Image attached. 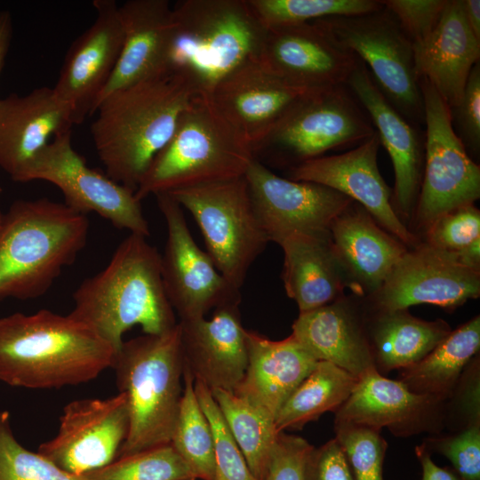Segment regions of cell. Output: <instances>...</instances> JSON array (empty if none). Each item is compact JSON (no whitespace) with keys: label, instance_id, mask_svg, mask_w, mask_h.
Listing matches in <instances>:
<instances>
[{"label":"cell","instance_id":"13","mask_svg":"<svg viewBox=\"0 0 480 480\" xmlns=\"http://www.w3.org/2000/svg\"><path fill=\"white\" fill-rule=\"evenodd\" d=\"M156 197L167 229L164 252L161 255L162 277L168 300L180 321L204 317L212 308L240 302V291L228 283L207 252L196 244L183 208L169 194Z\"/></svg>","mask_w":480,"mask_h":480},{"label":"cell","instance_id":"34","mask_svg":"<svg viewBox=\"0 0 480 480\" xmlns=\"http://www.w3.org/2000/svg\"><path fill=\"white\" fill-rule=\"evenodd\" d=\"M210 390L251 472L257 480H263L280 433L275 417L232 391Z\"/></svg>","mask_w":480,"mask_h":480},{"label":"cell","instance_id":"16","mask_svg":"<svg viewBox=\"0 0 480 480\" xmlns=\"http://www.w3.org/2000/svg\"><path fill=\"white\" fill-rule=\"evenodd\" d=\"M480 294V272L428 244L413 246L398 260L372 297L375 310L431 304L453 310Z\"/></svg>","mask_w":480,"mask_h":480},{"label":"cell","instance_id":"1","mask_svg":"<svg viewBox=\"0 0 480 480\" xmlns=\"http://www.w3.org/2000/svg\"><path fill=\"white\" fill-rule=\"evenodd\" d=\"M198 95L189 76L166 69L102 99L91 132L107 175L135 192Z\"/></svg>","mask_w":480,"mask_h":480},{"label":"cell","instance_id":"10","mask_svg":"<svg viewBox=\"0 0 480 480\" xmlns=\"http://www.w3.org/2000/svg\"><path fill=\"white\" fill-rule=\"evenodd\" d=\"M168 194L192 214L215 267L240 291L251 266L269 242L244 176Z\"/></svg>","mask_w":480,"mask_h":480},{"label":"cell","instance_id":"26","mask_svg":"<svg viewBox=\"0 0 480 480\" xmlns=\"http://www.w3.org/2000/svg\"><path fill=\"white\" fill-rule=\"evenodd\" d=\"M330 236L350 287L370 296L381 287L408 250L356 202L333 220Z\"/></svg>","mask_w":480,"mask_h":480},{"label":"cell","instance_id":"42","mask_svg":"<svg viewBox=\"0 0 480 480\" xmlns=\"http://www.w3.org/2000/svg\"><path fill=\"white\" fill-rule=\"evenodd\" d=\"M422 445L445 456L461 480H480V425L447 436L425 439Z\"/></svg>","mask_w":480,"mask_h":480},{"label":"cell","instance_id":"45","mask_svg":"<svg viewBox=\"0 0 480 480\" xmlns=\"http://www.w3.org/2000/svg\"><path fill=\"white\" fill-rule=\"evenodd\" d=\"M312 448L306 439L280 432L263 480H306V462Z\"/></svg>","mask_w":480,"mask_h":480},{"label":"cell","instance_id":"48","mask_svg":"<svg viewBox=\"0 0 480 480\" xmlns=\"http://www.w3.org/2000/svg\"><path fill=\"white\" fill-rule=\"evenodd\" d=\"M415 452L422 467V480H461L453 469L435 464L430 452L422 444L416 446Z\"/></svg>","mask_w":480,"mask_h":480},{"label":"cell","instance_id":"3","mask_svg":"<svg viewBox=\"0 0 480 480\" xmlns=\"http://www.w3.org/2000/svg\"><path fill=\"white\" fill-rule=\"evenodd\" d=\"M116 352L91 328L48 309L0 318V380L12 387L60 388L111 368Z\"/></svg>","mask_w":480,"mask_h":480},{"label":"cell","instance_id":"24","mask_svg":"<svg viewBox=\"0 0 480 480\" xmlns=\"http://www.w3.org/2000/svg\"><path fill=\"white\" fill-rule=\"evenodd\" d=\"M68 109L53 89L39 87L26 95L12 93L0 99V168L14 181L50 142L70 131Z\"/></svg>","mask_w":480,"mask_h":480},{"label":"cell","instance_id":"28","mask_svg":"<svg viewBox=\"0 0 480 480\" xmlns=\"http://www.w3.org/2000/svg\"><path fill=\"white\" fill-rule=\"evenodd\" d=\"M172 12L168 0H129L119 5L123 46L97 107L109 93L166 70Z\"/></svg>","mask_w":480,"mask_h":480},{"label":"cell","instance_id":"18","mask_svg":"<svg viewBox=\"0 0 480 480\" xmlns=\"http://www.w3.org/2000/svg\"><path fill=\"white\" fill-rule=\"evenodd\" d=\"M380 146L375 132L344 153L323 156L289 168L286 178L321 184L342 193L363 206L380 227L404 244L416 246L417 239L395 212L390 188L380 172Z\"/></svg>","mask_w":480,"mask_h":480},{"label":"cell","instance_id":"7","mask_svg":"<svg viewBox=\"0 0 480 480\" xmlns=\"http://www.w3.org/2000/svg\"><path fill=\"white\" fill-rule=\"evenodd\" d=\"M244 137L207 96H196L167 144L154 157L134 194L150 195L244 176L254 159Z\"/></svg>","mask_w":480,"mask_h":480},{"label":"cell","instance_id":"47","mask_svg":"<svg viewBox=\"0 0 480 480\" xmlns=\"http://www.w3.org/2000/svg\"><path fill=\"white\" fill-rule=\"evenodd\" d=\"M306 480H354L345 452L336 437L314 447L306 462Z\"/></svg>","mask_w":480,"mask_h":480},{"label":"cell","instance_id":"49","mask_svg":"<svg viewBox=\"0 0 480 480\" xmlns=\"http://www.w3.org/2000/svg\"><path fill=\"white\" fill-rule=\"evenodd\" d=\"M12 36V18L9 11H0V74L4 68Z\"/></svg>","mask_w":480,"mask_h":480},{"label":"cell","instance_id":"50","mask_svg":"<svg viewBox=\"0 0 480 480\" xmlns=\"http://www.w3.org/2000/svg\"><path fill=\"white\" fill-rule=\"evenodd\" d=\"M464 13L474 36L480 41V1L463 0Z\"/></svg>","mask_w":480,"mask_h":480},{"label":"cell","instance_id":"31","mask_svg":"<svg viewBox=\"0 0 480 480\" xmlns=\"http://www.w3.org/2000/svg\"><path fill=\"white\" fill-rule=\"evenodd\" d=\"M364 324L374 368L382 375L418 363L452 331L442 319L422 320L407 309L375 310Z\"/></svg>","mask_w":480,"mask_h":480},{"label":"cell","instance_id":"29","mask_svg":"<svg viewBox=\"0 0 480 480\" xmlns=\"http://www.w3.org/2000/svg\"><path fill=\"white\" fill-rule=\"evenodd\" d=\"M246 340L247 367L232 392L276 418L283 404L318 361L292 334L281 340H272L246 330Z\"/></svg>","mask_w":480,"mask_h":480},{"label":"cell","instance_id":"30","mask_svg":"<svg viewBox=\"0 0 480 480\" xmlns=\"http://www.w3.org/2000/svg\"><path fill=\"white\" fill-rule=\"evenodd\" d=\"M284 252L282 279L300 313L327 305L341 297L349 285L330 233H294L278 242Z\"/></svg>","mask_w":480,"mask_h":480},{"label":"cell","instance_id":"33","mask_svg":"<svg viewBox=\"0 0 480 480\" xmlns=\"http://www.w3.org/2000/svg\"><path fill=\"white\" fill-rule=\"evenodd\" d=\"M357 380L335 364L318 361L278 411L275 418L277 431L301 429L324 412H335L350 396Z\"/></svg>","mask_w":480,"mask_h":480},{"label":"cell","instance_id":"22","mask_svg":"<svg viewBox=\"0 0 480 480\" xmlns=\"http://www.w3.org/2000/svg\"><path fill=\"white\" fill-rule=\"evenodd\" d=\"M345 84L367 113L391 158L395 172L393 208L409 217L420 193L425 138L417 125L406 120L385 98L359 59Z\"/></svg>","mask_w":480,"mask_h":480},{"label":"cell","instance_id":"52","mask_svg":"<svg viewBox=\"0 0 480 480\" xmlns=\"http://www.w3.org/2000/svg\"><path fill=\"white\" fill-rule=\"evenodd\" d=\"M2 193V188L0 187V194Z\"/></svg>","mask_w":480,"mask_h":480},{"label":"cell","instance_id":"8","mask_svg":"<svg viewBox=\"0 0 480 480\" xmlns=\"http://www.w3.org/2000/svg\"><path fill=\"white\" fill-rule=\"evenodd\" d=\"M311 22L365 64L379 90L406 120L424 124L413 44L384 5L364 14L330 16Z\"/></svg>","mask_w":480,"mask_h":480},{"label":"cell","instance_id":"39","mask_svg":"<svg viewBox=\"0 0 480 480\" xmlns=\"http://www.w3.org/2000/svg\"><path fill=\"white\" fill-rule=\"evenodd\" d=\"M194 388L213 434L214 480H257L230 433L210 388L199 380H195Z\"/></svg>","mask_w":480,"mask_h":480},{"label":"cell","instance_id":"37","mask_svg":"<svg viewBox=\"0 0 480 480\" xmlns=\"http://www.w3.org/2000/svg\"><path fill=\"white\" fill-rule=\"evenodd\" d=\"M265 28L310 22L340 15L371 12L383 6L381 0H248Z\"/></svg>","mask_w":480,"mask_h":480},{"label":"cell","instance_id":"43","mask_svg":"<svg viewBox=\"0 0 480 480\" xmlns=\"http://www.w3.org/2000/svg\"><path fill=\"white\" fill-rule=\"evenodd\" d=\"M413 44L425 41L437 26L447 0H381Z\"/></svg>","mask_w":480,"mask_h":480},{"label":"cell","instance_id":"44","mask_svg":"<svg viewBox=\"0 0 480 480\" xmlns=\"http://www.w3.org/2000/svg\"><path fill=\"white\" fill-rule=\"evenodd\" d=\"M452 126L467 152L480 149V61L471 69L457 106L450 108Z\"/></svg>","mask_w":480,"mask_h":480},{"label":"cell","instance_id":"35","mask_svg":"<svg viewBox=\"0 0 480 480\" xmlns=\"http://www.w3.org/2000/svg\"><path fill=\"white\" fill-rule=\"evenodd\" d=\"M193 375L183 368V390L171 444L196 478L214 480V440L210 422L194 388Z\"/></svg>","mask_w":480,"mask_h":480},{"label":"cell","instance_id":"21","mask_svg":"<svg viewBox=\"0 0 480 480\" xmlns=\"http://www.w3.org/2000/svg\"><path fill=\"white\" fill-rule=\"evenodd\" d=\"M445 403L412 392L398 380L372 369L361 376L348 399L335 412V426H361L407 436L435 432L445 420Z\"/></svg>","mask_w":480,"mask_h":480},{"label":"cell","instance_id":"19","mask_svg":"<svg viewBox=\"0 0 480 480\" xmlns=\"http://www.w3.org/2000/svg\"><path fill=\"white\" fill-rule=\"evenodd\" d=\"M258 61L291 84L318 90L345 84L358 58L310 21L266 28Z\"/></svg>","mask_w":480,"mask_h":480},{"label":"cell","instance_id":"41","mask_svg":"<svg viewBox=\"0 0 480 480\" xmlns=\"http://www.w3.org/2000/svg\"><path fill=\"white\" fill-rule=\"evenodd\" d=\"M426 244L455 254L480 240V212L474 204L453 209L426 229Z\"/></svg>","mask_w":480,"mask_h":480},{"label":"cell","instance_id":"14","mask_svg":"<svg viewBox=\"0 0 480 480\" xmlns=\"http://www.w3.org/2000/svg\"><path fill=\"white\" fill-rule=\"evenodd\" d=\"M129 426L124 393L74 400L64 407L55 436L42 443L37 452L62 470L82 476L118 458Z\"/></svg>","mask_w":480,"mask_h":480},{"label":"cell","instance_id":"9","mask_svg":"<svg viewBox=\"0 0 480 480\" xmlns=\"http://www.w3.org/2000/svg\"><path fill=\"white\" fill-rule=\"evenodd\" d=\"M376 132L370 117L347 87L340 84L305 95L254 148L289 168L353 148Z\"/></svg>","mask_w":480,"mask_h":480},{"label":"cell","instance_id":"17","mask_svg":"<svg viewBox=\"0 0 480 480\" xmlns=\"http://www.w3.org/2000/svg\"><path fill=\"white\" fill-rule=\"evenodd\" d=\"M92 5L95 20L70 45L52 87L68 109L73 125L95 113L124 42L119 4L115 0H94Z\"/></svg>","mask_w":480,"mask_h":480},{"label":"cell","instance_id":"27","mask_svg":"<svg viewBox=\"0 0 480 480\" xmlns=\"http://www.w3.org/2000/svg\"><path fill=\"white\" fill-rule=\"evenodd\" d=\"M292 335L316 360L359 379L374 368L364 318L346 300L300 313Z\"/></svg>","mask_w":480,"mask_h":480},{"label":"cell","instance_id":"20","mask_svg":"<svg viewBox=\"0 0 480 480\" xmlns=\"http://www.w3.org/2000/svg\"><path fill=\"white\" fill-rule=\"evenodd\" d=\"M312 91L285 82L256 60L227 75L208 97L254 150Z\"/></svg>","mask_w":480,"mask_h":480},{"label":"cell","instance_id":"4","mask_svg":"<svg viewBox=\"0 0 480 480\" xmlns=\"http://www.w3.org/2000/svg\"><path fill=\"white\" fill-rule=\"evenodd\" d=\"M89 220L46 197L15 201L0 226V300L44 295L87 242Z\"/></svg>","mask_w":480,"mask_h":480},{"label":"cell","instance_id":"38","mask_svg":"<svg viewBox=\"0 0 480 480\" xmlns=\"http://www.w3.org/2000/svg\"><path fill=\"white\" fill-rule=\"evenodd\" d=\"M0 480H84L71 475L14 436L10 414L0 410Z\"/></svg>","mask_w":480,"mask_h":480},{"label":"cell","instance_id":"5","mask_svg":"<svg viewBox=\"0 0 480 480\" xmlns=\"http://www.w3.org/2000/svg\"><path fill=\"white\" fill-rule=\"evenodd\" d=\"M266 28L248 0H183L172 5L165 68L186 73L198 92L258 60Z\"/></svg>","mask_w":480,"mask_h":480},{"label":"cell","instance_id":"46","mask_svg":"<svg viewBox=\"0 0 480 480\" xmlns=\"http://www.w3.org/2000/svg\"><path fill=\"white\" fill-rule=\"evenodd\" d=\"M479 376L477 356L462 372L452 396L448 399L451 405L445 406V413L454 412L459 416L462 423L460 430L470 426L480 425Z\"/></svg>","mask_w":480,"mask_h":480},{"label":"cell","instance_id":"2","mask_svg":"<svg viewBox=\"0 0 480 480\" xmlns=\"http://www.w3.org/2000/svg\"><path fill=\"white\" fill-rule=\"evenodd\" d=\"M73 300L68 315L91 328L116 353L124 334L135 325L144 334L156 335L178 324L163 282L161 254L138 234L130 233L120 243L105 268L84 280Z\"/></svg>","mask_w":480,"mask_h":480},{"label":"cell","instance_id":"12","mask_svg":"<svg viewBox=\"0 0 480 480\" xmlns=\"http://www.w3.org/2000/svg\"><path fill=\"white\" fill-rule=\"evenodd\" d=\"M48 181L74 211L94 212L114 227L148 237V223L134 190L90 168L72 147L71 130L57 134L28 164L18 182Z\"/></svg>","mask_w":480,"mask_h":480},{"label":"cell","instance_id":"32","mask_svg":"<svg viewBox=\"0 0 480 480\" xmlns=\"http://www.w3.org/2000/svg\"><path fill=\"white\" fill-rule=\"evenodd\" d=\"M479 348L480 317L476 316L451 331L420 361L400 370L398 380L413 393L446 402Z\"/></svg>","mask_w":480,"mask_h":480},{"label":"cell","instance_id":"51","mask_svg":"<svg viewBox=\"0 0 480 480\" xmlns=\"http://www.w3.org/2000/svg\"><path fill=\"white\" fill-rule=\"evenodd\" d=\"M3 215L2 212H0V226H1V223H2V220H3Z\"/></svg>","mask_w":480,"mask_h":480},{"label":"cell","instance_id":"36","mask_svg":"<svg viewBox=\"0 0 480 480\" xmlns=\"http://www.w3.org/2000/svg\"><path fill=\"white\" fill-rule=\"evenodd\" d=\"M84 480H196L172 444L116 459L82 476Z\"/></svg>","mask_w":480,"mask_h":480},{"label":"cell","instance_id":"25","mask_svg":"<svg viewBox=\"0 0 480 480\" xmlns=\"http://www.w3.org/2000/svg\"><path fill=\"white\" fill-rule=\"evenodd\" d=\"M413 51L418 79H426L449 108L457 106L480 60V41L468 27L463 0H447L437 26Z\"/></svg>","mask_w":480,"mask_h":480},{"label":"cell","instance_id":"11","mask_svg":"<svg viewBox=\"0 0 480 480\" xmlns=\"http://www.w3.org/2000/svg\"><path fill=\"white\" fill-rule=\"evenodd\" d=\"M426 124L424 166L414 209L419 228L474 204L480 196V167L458 137L449 107L424 78L419 79Z\"/></svg>","mask_w":480,"mask_h":480},{"label":"cell","instance_id":"40","mask_svg":"<svg viewBox=\"0 0 480 480\" xmlns=\"http://www.w3.org/2000/svg\"><path fill=\"white\" fill-rule=\"evenodd\" d=\"M354 480H383V462L388 447L380 430L361 426H335Z\"/></svg>","mask_w":480,"mask_h":480},{"label":"cell","instance_id":"15","mask_svg":"<svg viewBox=\"0 0 480 480\" xmlns=\"http://www.w3.org/2000/svg\"><path fill=\"white\" fill-rule=\"evenodd\" d=\"M244 178L260 223L276 244L294 233H330L333 220L354 202L324 185L280 177L257 158Z\"/></svg>","mask_w":480,"mask_h":480},{"label":"cell","instance_id":"23","mask_svg":"<svg viewBox=\"0 0 480 480\" xmlns=\"http://www.w3.org/2000/svg\"><path fill=\"white\" fill-rule=\"evenodd\" d=\"M239 305L218 307L209 320L179 322L183 368L210 389L233 391L244 375L248 348Z\"/></svg>","mask_w":480,"mask_h":480},{"label":"cell","instance_id":"6","mask_svg":"<svg viewBox=\"0 0 480 480\" xmlns=\"http://www.w3.org/2000/svg\"><path fill=\"white\" fill-rule=\"evenodd\" d=\"M111 369L130 419L118 458L170 444L183 390L179 323L162 334L124 340Z\"/></svg>","mask_w":480,"mask_h":480}]
</instances>
